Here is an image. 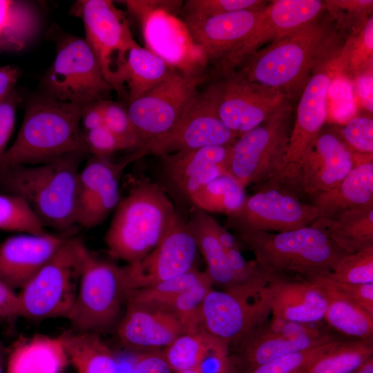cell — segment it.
<instances>
[{
  "label": "cell",
  "instance_id": "6da1fadb",
  "mask_svg": "<svg viewBox=\"0 0 373 373\" xmlns=\"http://www.w3.org/2000/svg\"><path fill=\"white\" fill-rule=\"evenodd\" d=\"M317 19L256 51L236 70L287 97L303 90L314 73L334 62L343 46L330 21Z\"/></svg>",
  "mask_w": 373,
  "mask_h": 373
},
{
  "label": "cell",
  "instance_id": "7a4b0ae2",
  "mask_svg": "<svg viewBox=\"0 0 373 373\" xmlns=\"http://www.w3.org/2000/svg\"><path fill=\"white\" fill-rule=\"evenodd\" d=\"M86 153L0 171V187L22 198L44 227L71 231L77 224L79 166Z\"/></svg>",
  "mask_w": 373,
  "mask_h": 373
},
{
  "label": "cell",
  "instance_id": "3957f363",
  "mask_svg": "<svg viewBox=\"0 0 373 373\" xmlns=\"http://www.w3.org/2000/svg\"><path fill=\"white\" fill-rule=\"evenodd\" d=\"M82 108L44 93L31 97L17 137L0 160V171L88 152L79 131Z\"/></svg>",
  "mask_w": 373,
  "mask_h": 373
},
{
  "label": "cell",
  "instance_id": "277c9868",
  "mask_svg": "<svg viewBox=\"0 0 373 373\" xmlns=\"http://www.w3.org/2000/svg\"><path fill=\"white\" fill-rule=\"evenodd\" d=\"M178 213L163 189L142 180L120 199L104 237L108 254L133 265L162 240Z\"/></svg>",
  "mask_w": 373,
  "mask_h": 373
},
{
  "label": "cell",
  "instance_id": "5b68a950",
  "mask_svg": "<svg viewBox=\"0 0 373 373\" xmlns=\"http://www.w3.org/2000/svg\"><path fill=\"white\" fill-rule=\"evenodd\" d=\"M255 260L274 280H312L330 274L345 254L321 229L312 226L280 232L238 235Z\"/></svg>",
  "mask_w": 373,
  "mask_h": 373
},
{
  "label": "cell",
  "instance_id": "8992f818",
  "mask_svg": "<svg viewBox=\"0 0 373 373\" xmlns=\"http://www.w3.org/2000/svg\"><path fill=\"white\" fill-rule=\"evenodd\" d=\"M89 250L71 236L18 293L20 317L67 318L75 304Z\"/></svg>",
  "mask_w": 373,
  "mask_h": 373
},
{
  "label": "cell",
  "instance_id": "52a82bcc",
  "mask_svg": "<svg viewBox=\"0 0 373 373\" xmlns=\"http://www.w3.org/2000/svg\"><path fill=\"white\" fill-rule=\"evenodd\" d=\"M135 290L128 265L120 267L88 251L73 307L71 329L99 332L117 325L119 316Z\"/></svg>",
  "mask_w": 373,
  "mask_h": 373
},
{
  "label": "cell",
  "instance_id": "ba28073f",
  "mask_svg": "<svg viewBox=\"0 0 373 373\" xmlns=\"http://www.w3.org/2000/svg\"><path fill=\"white\" fill-rule=\"evenodd\" d=\"M59 36L55 59L41 80L43 93L82 107L104 100L113 88L90 45L72 35Z\"/></svg>",
  "mask_w": 373,
  "mask_h": 373
},
{
  "label": "cell",
  "instance_id": "9c48e42d",
  "mask_svg": "<svg viewBox=\"0 0 373 373\" xmlns=\"http://www.w3.org/2000/svg\"><path fill=\"white\" fill-rule=\"evenodd\" d=\"M71 13L82 19L85 39L95 54L106 81L122 95L126 57L135 41L124 13L108 0L77 1Z\"/></svg>",
  "mask_w": 373,
  "mask_h": 373
},
{
  "label": "cell",
  "instance_id": "30bf717a",
  "mask_svg": "<svg viewBox=\"0 0 373 373\" xmlns=\"http://www.w3.org/2000/svg\"><path fill=\"white\" fill-rule=\"evenodd\" d=\"M291 113L288 102L231 145L227 173L244 189L266 180L282 166L291 132Z\"/></svg>",
  "mask_w": 373,
  "mask_h": 373
},
{
  "label": "cell",
  "instance_id": "8fae6325",
  "mask_svg": "<svg viewBox=\"0 0 373 373\" xmlns=\"http://www.w3.org/2000/svg\"><path fill=\"white\" fill-rule=\"evenodd\" d=\"M320 323H299L271 316L234 345V372L247 373L274 358L336 339Z\"/></svg>",
  "mask_w": 373,
  "mask_h": 373
},
{
  "label": "cell",
  "instance_id": "7c38bea8",
  "mask_svg": "<svg viewBox=\"0 0 373 373\" xmlns=\"http://www.w3.org/2000/svg\"><path fill=\"white\" fill-rule=\"evenodd\" d=\"M207 77L206 75L192 78L175 71L164 81L129 102L128 115L141 148L170 131L180 122L196 98L198 86Z\"/></svg>",
  "mask_w": 373,
  "mask_h": 373
},
{
  "label": "cell",
  "instance_id": "4fadbf2b",
  "mask_svg": "<svg viewBox=\"0 0 373 373\" xmlns=\"http://www.w3.org/2000/svg\"><path fill=\"white\" fill-rule=\"evenodd\" d=\"M209 86L217 113L224 124L240 135L267 120L283 105V93L247 79L238 70Z\"/></svg>",
  "mask_w": 373,
  "mask_h": 373
},
{
  "label": "cell",
  "instance_id": "5bb4252c",
  "mask_svg": "<svg viewBox=\"0 0 373 373\" xmlns=\"http://www.w3.org/2000/svg\"><path fill=\"white\" fill-rule=\"evenodd\" d=\"M318 209L287 190L263 187L247 196L242 207L227 216L226 225L238 235L249 232L280 233L311 226Z\"/></svg>",
  "mask_w": 373,
  "mask_h": 373
},
{
  "label": "cell",
  "instance_id": "9a60e30c",
  "mask_svg": "<svg viewBox=\"0 0 373 373\" xmlns=\"http://www.w3.org/2000/svg\"><path fill=\"white\" fill-rule=\"evenodd\" d=\"M239 136L220 119L209 85L198 92L186 114L170 131L137 151L140 158L162 156L207 146H231Z\"/></svg>",
  "mask_w": 373,
  "mask_h": 373
},
{
  "label": "cell",
  "instance_id": "2e32d148",
  "mask_svg": "<svg viewBox=\"0 0 373 373\" xmlns=\"http://www.w3.org/2000/svg\"><path fill=\"white\" fill-rule=\"evenodd\" d=\"M328 68L314 73L303 88L283 163L266 179L269 184L295 186L300 162L314 145L327 119V98L332 82Z\"/></svg>",
  "mask_w": 373,
  "mask_h": 373
},
{
  "label": "cell",
  "instance_id": "e0dca14e",
  "mask_svg": "<svg viewBox=\"0 0 373 373\" xmlns=\"http://www.w3.org/2000/svg\"><path fill=\"white\" fill-rule=\"evenodd\" d=\"M325 10L318 0H276L267 4L249 35L214 65L220 77L236 70L251 54L267 42L274 41L295 28L317 19Z\"/></svg>",
  "mask_w": 373,
  "mask_h": 373
},
{
  "label": "cell",
  "instance_id": "ac0fdd59",
  "mask_svg": "<svg viewBox=\"0 0 373 373\" xmlns=\"http://www.w3.org/2000/svg\"><path fill=\"white\" fill-rule=\"evenodd\" d=\"M271 314L269 286L258 296L211 288L204 300L202 327L230 348L267 321Z\"/></svg>",
  "mask_w": 373,
  "mask_h": 373
},
{
  "label": "cell",
  "instance_id": "d6986e66",
  "mask_svg": "<svg viewBox=\"0 0 373 373\" xmlns=\"http://www.w3.org/2000/svg\"><path fill=\"white\" fill-rule=\"evenodd\" d=\"M140 24L146 49L184 76H206L207 58L184 21L166 10H158Z\"/></svg>",
  "mask_w": 373,
  "mask_h": 373
},
{
  "label": "cell",
  "instance_id": "ffe728a7",
  "mask_svg": "<svg viewBox=\"0 0 373 373\" xmlns=\"http://www.w3.org/2000/svg\"><path fill=\"white\" fill-rule=\"evenodd\" d=\"M372 158L355 155L339 130L323 128L311 149L300 162L296 186L312 199L336 187L361 162Z\"/></svg>",
  "mask_w": 373,
  "mask_h": 373
},
{
  "label": "cell",
  "instance_id": "44dd1931",
  "mask_svg": "<svg viewBox=\"0 0 373 373\" xmlns=\"http://www.w3.org/2000/svg\"><path fill=\"white\" fill-rule=\"evenodd\" d=\"M199 251L186 220L179 213L159 244L138 263L128 265L135 290L196 267Z\"/></svg>",
  "mask_w": 373,
  "mask_h": 373
},
{
  "label": "cell",
  "instance_id": "7402d4cb",
  "mask_svg": "<svg viewBox=\"0 0 373 373\" xmlns=\"http://www.w3.org/2000/svg\"><path fill=\"white\" fill-rule=\"evenodd\" d=\"M23 233L0 244V280L11 289H21L73 236Z\"/></svg>",
  "mask_w": 373,
  "mask_h": 373
},
{
  "label": "cell",
  "instance_id": "603a6c76",
  "mask_svg": "<svg viewBox=\"0 0 373 373\" xmlns=\"http://www.w3.org/2000/svg\"><path fill=\"white\" fill-rule=\"evenodd\" d=\"M116 332L124 348L142 353L164 349L184 330L169 309L127 302Z\"/></svg>",
  "mask_w": 373,
  "mask_h": 373
},
{
  "label": "cell",
  "instance_id": "cb8c5ba5",
  "mask_svg": "<svg viewBox=\"0 0 373 373\" xmlns=\"http://www.w3.org/2000/svg\"><path fill=\"white\" fill-rule=\"evenodd\" d=\"M231 146H212L160 156L164 177L174 193L189 200L201 187L227 173Z\"/></svg>",
  "mask_w": 373,
  "mask_h": 373
},
{
  "label": "cell",
  "instance_id": "d4e9b609",
  "mask_svg": "<svg viewBox=\"0 0 373 373\" xmlns=\"http://www.w3.org/2000/svg\"><path fill=\"white\" fill-rule=\"evenodd\" d=\"M263 8L235 11L202 21L184 22L204 51L209 64L214 66L249 35Z\"/></svg>",
  "mask_w": 373,
  "mask_h": 373
},
{
  "label": "cell",
  "instance_id": "484cf974",
  "mask_svg": "<svg viewBox=\"0 0 373 373\" xmlns=\"http://www.w3.org/2000/svg\"><path fill=\"white\" fill-rule=\"evenodd\" d=\"M269 289L272 316L305 324L323 321L327 296L312 280H274Z\"/></svg>",
  "mask_w": 373,
  "mask_h": 373
},
{
  "label": "cell",
  "instance_id": "4316f807",
  "mask_svg": "<svg viewBox=\"0 0 373 373\" xmlns=\"http://www.w3.org/2000/svg\"><path fill=\"white\" fill-rule=\"evenodd\" d=\"M373 203V160L356 164L334 189L313 198L319 217L334 218Z\"/></svg>",
  "mask_w": 373,
  "mask_h": 373
},
{
  "label": "cell",
  "instance_id": "83f0119b",
  "mask_svg": "<svg viewBox=\"0 0 373 373\" xmlns=\"http://www.w3.org/2000/svg\"><path fill=\"white\" fill-rule=\"evenodd\" d=\"M58 337L76 373H122L116 354L99 334L70 329Z\"/></svg>",
  "mask_w": 373,
  "mask_h": 373
},
{
  "label": "cell",
  "instance_id": "f1b7e54d",
  "mask_svg": "<svg viewBox=\"0 0 373 373\" xmlns=\"http://www.w3.org/2000/svg\"><path fill=\"white\" fill-rule=\"evenodd\" d=\"M322 230L346 254L373 246V203L334 218L318 217L311 225Z\"/></svg>",
  "mask_w": 373,
  "mask_h": 373
},
{
  "label": "cell",
  "instance_id": "f546056e",
  "mask_svg": "<svg viewBox=\"0 0 373 373\" xmlns=\"http://www.w3.org/2000/svg\"><path fill=\"white\" fill-rule=\"evenodd\" d=\"M216 220L209 213L193 206L189 218L186 220L198 251L206 262L205 271L213 284L220 287L222 290L231 291L232 273L226 251L216 234Z\"/></svg>",
  "mask_w": 373,
  "mask_h": 373
},
{
  "label": "cell",
  "instance_id": "4dcf8cb0",
  "mask_svg": "<svg viewBox=\"0 0 373 373\" xmlns=\"http://www.w3.org/2000/svg\"><path fill=\"white\" fill-rule=\"evenodd\" d=\"M66 361L59 337L36 335L13 348L8 357L6 373H57Z\"/></svg>",
  "mask_w": 373,
  "mask_h": 373
},
{
  "label": "cell",
  "instance_id": "1f68e13d",
  "mask_svg": "<svg viewBox=\"0 0 373 373\" xmlns=\"http://www.w3.org/2000/svg\"><path fill=\"white\" fill-rule=\"evenodd\" d=\"M175 71L160 57L135 41L128 52L126 63L128 102L138 98Z\"/></svg>",
  "mask_w": 373,
  "mask_h": 373
},
{
  "label": "cell",
  "instance_id": "d6a6232c",
  "mask_svg": "<svg viewBox=\"0 0 373 373\" xmlns=\"http://www.w3.org/2000/svg\"><path fill=\"white\" fill-rule=\"evenodd\" d=\"M39 17L28 2L0 0V51H20L35 35Z\"/></svg>",
  "mask_w": 373,
  "mask_h": 373
},
{
  "label": "cell",
  "instance_id": "836d02e7",
  "mask_svg": "<svg viewBox=\"0 0 373 373\" xmlns=\"http://www.w3.org/2000/svg\"><path fill=\"white\" fill-rule=\"evenodd\" d=\"M373 60V17L354 28L334 61L336 71L351 79L370 74Z\"/></svg>",
  "mask_w": 373,
  "mask_h": 373
},
{
  "label": "cell",
  "instance_id": "e575fe53",
  "mask_svg": "<svg viewBox=\"0 0 373 373\" xmlns=\"http://www.w3.org/2000/svg\"><path fill=\"white\" fill-rule=\"evenodd\" d=\"M323 291L327 299L323 320L327 325L352 339L373 341V314L348 300Z\"/></svg>",
  "mask_w": 373,
  "mask_h": 373
},
{
  "label": "cell",
  "instance_id": "d590c367",
  "mask_svg": "<svg viewBox=\"0 0 373 373\" xmlns=\"http://www.w3.org/2000/svg\"><path fill=\"white\" fill-rule=\"evenodd\" d=\"M373 356V341H338L298 373H352Z\"/></svg>",
  "mask_w": 373,
  "mask_h": 373
},
{
  "label": "cell",
  "instance_id": "8d00e7d4",
  "mask_svg": "<svg viewBox=\"0 0 373 373\" xmlns=\"http://www.w3.org/2000/svg\"><path fill=\"white\" fill-rule=\"evenodd\" d=\"M246 198L245 189L227 172L195 191L189 202L207 213L227 216L237 211Z\"/></svg>",
  "mask_w": 373,
  "mask_h": 373
},
{
  "label": "cell",
  "instance_id": "74e56055",
  "mask_svg": "<svg viewBox=\"0 0 373 373\" xmlns=\"http://www.w3.org/2000/svg\"><path fill=\"white\" fill-rule=\"evenodd\" d=\"M222 340L204 329L178 336L162 351L176 373L194 369L203 356Z\"/></svg>",
  "mask_w": 373,
  "mask_h": 373
},
{
  "label": "cell",
  "instance_id": "f35d334b",
  "mask_svg": "<svg viewBox=\"0 0 373 373\" xmlns=\"http://www.w3.org/2000/svg\"><path fill=\"white\" fill-rule=\"evenodd\" d=\"M138 159L136 152L119 162L93 156L78 175V209L88 203L111 180L121 177L125 167Z\"/></svg>",
  "mask_w": 373,
  "mask_h": 373
},
{
  "label": "cell",
  "instance_id": "ab89813d",
  "mask_svg": "<svg viewBox=\"0 0 373 373\" xmlns=\"http://www.w3.org/2000/svg\"><path fill=\"white\" fill-rule=\"evenodd\" d=\"M209 278L205 271L195 267L178 276L134 290L127 302L166 307L179 294Z\"/></svg>",
  "mask_w": 373,
  "mask_h": 373
},
{
  "label": "cell",
  "instance_id": "60d3db41",
  "mask_svg": "<svg viewBox=\"0 0 373 373\" xmlns=\"http://www.w3.org/2000/svg\"><path fill=\"white\" fill-rule=\"evenodd\" d=\"M225 251L233 278L230 292L258 296L269 287L271 280L255 260H246L239 248Z\"/></svg>",
  "mask_w": 373,
  "mask_h": 373
},
{
  "label": "cell",
  "instance_id": "b9f144b4",
  "mask_svg": "<svg viewBox=\"0 0 373 373\" xmlns=\"http://www.w3.org/2000/svg\"><path fill=\"white\" fill-rule=\"evenodd\" d=\"M213 285L210 278L202 280L179 294L165 307L175 315L184 334L196 332L202 329V305L205 296Z\"/></svg>",
  "mask_w": 373,
  "mask_h": 373
},
{
  "label": "cell",
  "instance_id": "7bdbcfd3",
  "mask_svg": "<svg viewBox=\"0 0 373 373\" xmlns=\"http://www.w3.org/2000/svg\"><path fill=\"white\" fill-rule=\"evenodd\" d=\"M0 230L44 234L45 227L20 197L0 193Z\"/></svg>",
  "mask_w": 373,
  "mask_h": 373
},
{
  "label": "cell",
  "instance_id": "ee69618b",
  "mask_svg": "<svg viewBox=\"0 0 373 373\" xmlns=\"http://www.w3.org/2000/svg\"><path fill=\"white\" fill-rule=\"evenodd\" d=\"M325 276L341 283H373V246L345 254Z\"/></svg>",
  "mask_w": 373,
  "mask_h": 373
},
{
  "label": "cell",
  "instance_id": "f6af8a7d",
  "mask_svg": "<svg viewBox=\"0 0 373 373\" xmlns=\"http://www.w3.org/2000/svg\"><path fill=\"white\" fill-rule=\"evenodd\" d=\"M121 177L111 180L77 212V224L90 229L101 224L117 207L120 201Z\"/></svg>",
  "mask_w": 373,
  "mask_h": 373
},
{
  "label": "cell",
  "instance_id": "bcb514c9",
  "mask_svg": "<svg viewBox=\"0 0 373 373\" xmlns=\"http://www.w3.org/2000/svg\"><path fill=\"white\" fill-rule=\"evenodd\" d=\"M261 0H188L182 6L184 21H198L238 10L261 8Z\"/></svg>",
  "mask_w": 373,
  "mask_h": 373
},
{
  "label": "cell",
  "instance_id": "7dc6e473",
  "mask_svg": "<svg viewBox=\"0 0 373 373\" xmlns=\"http://www.w3.org/2000/svg\"><path fill=\"white\" fill-rule=\"evenodd\" d=\"M338 339L308 350L290 353L263 363L247 373H298L332 347Z\"/></svg>",
  "mask_w": 373,
  "mask_h": 373
},
{
  "label": "cell",
  "instance_id": "c3c4849f",
  "mask_svg": "<svg viewBox=\"0 0 373 373\" xmlns=\"http://www.w3.org/2000/svg\"><path fill=\"white\" fill-rule=\"evenodd\" d=\"M341 135L356 155L372 157L373 119L368 116H357L350 119L339 130Z\"/></svg>",
  "mask_w": 373,
  "mask_h": 373
},
{
  "label": "cell",
  "instance_id": "681fc988",
  "mask_svg": "<svg viewBox=\"0 0 373 373\" xmlns=\"http://www.w3.org/2000/svg\"><path fill=\"white\" fill-rule=\"evenodd\" d=\"M104 126L122 141L128 149H141L142 145L131 123L127 108L119 103L103 100Z\"/></svg>",
  "mask_w": 373,
  "mask_h": 373
},
{
  "label": "cell",
  "instance_id": "f907efd6",
  "mask_svg": "<svg viewBox=\"0 0 373 373\" xmlns=\"http://www.w3.org/2000/svg\"><path fill=\"white\" fill-rule=\"evenodd\" d=\"M312 280L323 290L348 300L373 314V283H341L325 276Z\"/></svg>",
  "mask_w": 373,
  "mask_h": 373
},
{
  "label": "cell",
  "instance_id": "816d5d0a",
  "mask_svg": "<svg viewBox=\"0 0 373 373\" xmlns=\"http://www.w3.org/2000/svg\"><path fill=\"white\" fill-rule=\"evenodd\" d=\"M325 9L339 23H356L358 26L372 11L373 1L332 0L324 1Z\"/></svg>",
  "mask_w": 373,
  "mask_h": 373
},
{
  "label": "cell",
  "instance_id": "f5cc1de1",
  "mask_svg": "<svg viewBox=\"0 0 373 373\" xmlns=\"http://www.w3.org/2000/svg\"><path fill=\"white\" fill-rule=\"evenodd\" d=\"M86 149L93 156L108 157L115 152L128 149L124 143L105 126L82 134Z\"/></svg>",
  "mask_w": 373,
  "mask_h": 373
},
{
  "label": "cell",
  "instance_id": "db71d44e",
  "mask_svg": "<svg viewBox=\"0 0 373 373\" xmlns=\"http://www.w3.org/2000/svg\"><path fill=\"white\" fill-rule=\"evenodd\" d=\"M21 101L15 88L0 101V160L7 150L15 126L16 108Z\"/></svg>",
  "mask_w": 373,
  "mask_h": 373
},
{
  "label": "cell",
  "instance_id": "11a10c76",
  "mask_svg": "<svg viewBox=\"0 0 373 373\" xmlns=\"http://www.w3.org/2000/svg\"><path fill=\"white\" fill-rule=\"evenodd\" d=\"M128 11L140 23L149 15L158 10H166L174 14L181 10L182 1L126 0L124 1ZM175 15V14H174Z\"/></svg>",
  "mask_w": 373,
  "mask_h": 373
},
{
  "label": "cell",
  "instance_id": "9f6ffc18",
  "mask_svg": "<svg viewBox=\"0 0 373 373\" xmlns=\"http://www.w3.org/2000/svg\"><path fill=\"white\" fill-rule=\"evenodd\" d=\"M131 373H175L162 350L137 353Z\"/></svg>",
  "mask_w": 373,
  "mask_h": 373
},
{
  "label": "cell",
  "instance_id": "6f0895ef",
  "mask_svg": "<svg viewBox=\"0 0 373 373\" xmlns=\"http://www.w3.org/2000/svg\"><path fill=\"white\" fill-rule=\"evenodd\" d=\"M20 317L18 294L0 280V321Z\"/></svg>",
  "mask_w": 373,
  "mask_h": 373
},
{
  "label": "cell",
  "instance_id": "680465c9",
  "mask_svg": "<svg viewBox=\"0 0 373 373\" xmlns=\"http://www.w3.org/2000/svg\"><path fill=\"white\" fill-rule=\"evenodd\" d=\"M81 121L87 131L104 126L103 100L89 104L82 108Z\"/></svg>",
  "mask_w": 373,
  "mask_h": 373
},
{
  "label": "cell",
  "instance_id": "91938a15",
  "mask_svg": "<svg viewBox=\"0 0 373 373\" xmlns=\"http://www.w3.org/2000/svg\"><path fill=\"white\" fill-rule=\"evenodd\" d=\"M19 70L11 66H0V101L15 88Z\"/></svg>",
  "mask_w": 373,
  "mask_h": 373
},
{
  "label": "cell",
  "instance_id": "94428289",
  "mask_svg": "<svg viewBox=\"0 0 373 373\" xmlns=\"http://www.w3.org/2000/svg\"><path fill=\"white\" fill-rule=\"evenodd\" d=\"M215 231L219 242L225 251L239 248L234 237L217 221L215 224Z\"/></svg>",
  "mask_w": 373,
  "mask_h": 373
},
{
  "label": "cell",
  "instance_id": "6125c7cd",
  "mask_svg": "<svg viewBox=\"0 0 373 373\" xmlns=\"http://www.w3.org/2000/svg\"><path fill=\"white\" fill-rule=\"evenodd\" d=\"M352 373H373V356L367 359Z\"/></svg>",
  "mask_w": 373,
  "mask_h": 373
},
{
  "label": "cell",
  "instance_id": "be15d7a7",
  "mask_svg": "<svg viewBox=\"0 0 373 373\" xmlns=\"http://www.w3.org/2000/svg\"><path fill=\"white\" fill-rule=\"evenodd\" d=\"M8 357L5 347L2 341L0 340V373H6Z\"/></svg>",
  "mask_w": 373,
  "mask_h": 373
},
{
  "label": "cell",
  "instance_id": "e7e4bbea",
  "mask_svg": "<svg viewBox=\"0 0 373 373\" xmlns=\"http://www.w3.org/2000/svg\"><path fill=\"white\" fill-rule=\"evenodd\" d=\"M176 373H197L194 370H188Z\"/></svg>",
  "mask_w": 373,
  "mask_h": 373
}]
</instances>
